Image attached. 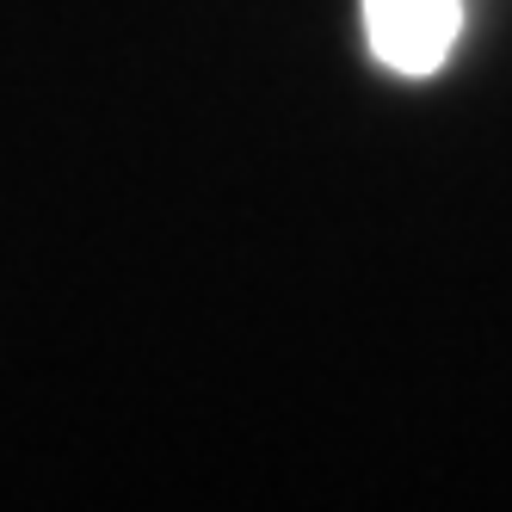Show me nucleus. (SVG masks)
<instances>
[{
  "mask_svg": "<svg viewBox=\"0 0 512 512\" xmlns=\"http://www.w3.org/2000/svg\"><path fill=\"white\" fill-rule=\"evenodd\" d=\"M364 31L395 75H432L463 31V0H364Z\"/></svg>",
  "mask_w": 512,
  "mask_h": 512,
  "instance_id": "f257e3e1",
  "label": "nucleus"
}]
</instances>
